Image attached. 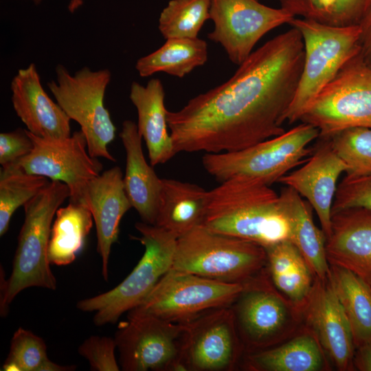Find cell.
I'll return each mask as SVG.
<instances>
[{"mask_svg": "<svg viewBox=\"0 0 371 371\" xmlns=\"http://www.w3.org/2000/svg\"><path fill=\"white\" fill-rule=\"evenodd\" d=\"M304 60L303 38L292 27L252 52L228 80L168 111L176 153L237 151L284 133Z\"/></svg>", "mask_w": 371, "mask_h": 371, "instance_id": "6da1fadb", "label": "cell"}, {"mask_svg": "<svg viewBox=\"0 0 371 371\" xmlns=\"http://www.w3.org/2000/svg\"><path fill=\"white\" fill-rule=\"evenodd\" d=\"M209 229L267 248L291 240V220L279 194L256 179L235 177L210 191L202 224Z\"/></svg>", "mask_w": 371, "mask_h": 371, "instance_id": "7a4b0ae2", "label": "cell"}, {"mask_svg": "<svg viewBox=\"0 0 371 371\" xmlns=\"http://www.w3.org/2000/svg\"><path fill=\"white\" fill-rule=\"evenodd\" d=\"M70 196L69 187L51 181L34 197L23 205L25 218L18 236V244L8 280L1 279L0 313H8L10 303L23 290L41 287L56 288L51 271L47 249L52 221L57 210Z\"/></svg>", "mask_w": 371, "mask_h": 371, "instance_id": "3957f363", "label": "cell"}, {"mask_svg": "<svg viewBox=\"0 0 371 371\" xmlns=\"http://www.w3.org/2000/svg\"><path fill=\"white\" fill-rule=\"evenodd\" d=\"M267 263L262 246L201 225L177 239L171 269L243 284L264 270Z\"/></svg>", "mask_w": 371, "mask_h": 371, "instance_id": "277c9868", "label": "cell"}, {"mask_svg": "<svg viewBox=\"0 0 371 371\" xmlns=\"http://www.w3.org/2000/svg\"><path fill=\"white\" fill-rule=\"evenodd\" d=\"M299 30L304 45V65L299 84L284 122L300 121L319 93L343 66L360 51L359 25L333 26L306 19L289 23Z\"/></svg>", "mask_w": 371, "mask_h": 371, "instance_id": "5b68a950", "label": "cell"}, {"mask_svg": "<svg viewBox=\"0 0 371 371\" xmlns=\"http://www.w3.org/2000/svg\"><path fill=\"white\" fill-rule=\"evenodd\" d=\"M319 136L316 127L302 122L280 135L240 150L205 153L202 164L220 183L244 177L271 186L306 161L311 150L308 145Z\"/></svg>", "mask_w": 371, "mask_h": 371, "instance_id": "8992f818", "label": "cell"}, {"mask_svg": "<svg viewBox=\"0 0 371 371\" xmlns=\"http://www.w3.org/2000/svg\"><path fill=\"white\" fill-rule=\"evenodd\" d=\"M135 227L141 235L137 239L145 249L136 267L113 289L77 303L80 311L95 313L93 322L98 326L117 322L123 313L141 304L172 267L177 237L144 222Z\"/></svg>", "mask_w": 371, "mask_h": 371, "instance_id": "52a82bcc", "label": "cell"}, {"mask_svg": "<svg viewBox=\"0 0 371 371\" xmlns=\"http://www.w3.org/2000/svg\"><path fill=\"white\" fill-rule=\"evenodd\" d=\"M56 78L47 87L56 102L71 120L76 121L85 136L89 155L115 161L108 150L116 128L104 104L111 79L108 69L96 71L83 67L71 74L62 64L55 68Z\"/></svg>", "mask_w": 371, "mask_h": 371, "instance_id": "ba28073f", "label": "cell"}, {"mask_svg": "<svg viewBox=\"0 0 371 371\" xmlns=\"http://www.w3.org/2000/svg\"><path fill=\"white\" fill-rule=\"evenodd\" d=\"M230 307L245 355L278 345L295 332L302 313L276 288L267 267L243 283Z\"/></svg>", "mask_w": 371, "mask_h": 371, "instance_id": "9c48e42d", "label": "cell"}, {"mask_svg": "<svg viewBox=\"0 0 371 371\" xmlns=\"http://www.w3.org/2000/svg\"><path fill=\"white\" fill-rule=\"evenodd\" d=\"M300 121L316 127L319 137L351 127L371 128V67L359 52L319 93Z\"/></svg>", "mask_w": 371, "mask_h": 371, "instance_id": "30bf717a", "label": "cell"}, {"mask_svg": "<svg viewBox=\"0 0 371 371\" xmlns=\"http://www.w3.org/2000/svg\"><path fill=\"white\" fill-rule=\"evenodd\" d=\"M243 289V283L223 282L170 269L128 315L187 323L207 311L230 306Z\"/></svg>", "mask_w": 371, "mask_h": 371, "instance_id": "8fae6325", "label": "cell"}, {"mask_svg": "<svg viewBox=\"0 0 371 371\" xmlns=\"http://www.w3.org/2000/svg\"><path fill=\"white\" fill-rule=\"evenodd\" d=\"M27 133L34 144L31 153L1 170L61 181L69 188V201L85 203L87 186L101 174L103 166L89 155L83 133L80 130L61 139L43 138Z\"/></svg>", "mask_w": 371, "mask_h": 371, "instance_id": "7c38bea8", "label": "cell"}, {"mask_svg": "<svg viewBox=\"0 0 371 371\" xmlns=\"http://www.w3.org/2000/svg\"><path fill=\"white\" fill-rule=\"evenodd\" d=\"M185 323L151 315H127L115 334L124 371H183Z\"/></svg>", "mask_w": 371, "mask_h": 371, "instance_id": "4fadbf2b", "label": "cell"}, {"mask_svg": "<svg viewBox=\"0 0 371 371\" xmlns=\"http://www.w3.org/2000/svg\"><path fill=\"white\" fill-rule=\"evenodd\" d=\"M186 324L183 371H232L245 351L230 306L207 311Z\"/></svg>", "mask_w": 371, "mask_h": 371, "instance_id": "5bb4252c", "label": "cell"}, {"mask_svg": "<svg viewBox=\"0 0 371 371\" xmlns=\"http://www.w3.org/2000/svg\"><path fill=\"white\" fill-rule=\"evenodd\" d=\"M210 15L214 28L208 38L220 43L238 65L267 33L295 18L282 8H271L258 0H211Z\"/></svg>", "mask_w": 371, "mask_h": 371, "instance_id": "9a60e30c", "label": "cell"}, {"mask_svg": "<svg viewBox=\"0 0 371 371\" xmlns=\"http://www.w3.org/2000/svg\"><path fill=\"white\" fill-rule=\"evenodd\" d=\"M321 142L302 166L280 179V183L295 190L311 205L326 238L331 232L332 207L340 175L347 166L337 155L328 138Z\"/></svg>", "mask_w": 371, "mask_h": 371, "instance_id": "2e32d148", "label": "cell"}, {"mask_svg": "<svg viewBox=\"0 0 371 371\" xmlns=\"http://www.w3.org/2000/svg\"><path fill=\"white\" fill-rule=\"evenodd\" d=\"M304 312L336 368L341 371L352 370L355 345L351 326L328 278L315 277Z\"/></svg>", "mask_w": 371, "mask_h": 371, "instance_id": "e0dca14e", "label": "cell"}, {"mask_svg": "<svg viewBox=\"0 0 371 371\" xmlns=\"http://www.w3.org/2000/svg\"><path fill=\"white\" fill-rule=\"evenodd\" d=\"M10 89L13 109L30 133L47 139L71 135V119L46 93L34 63L18 70Z\"/></svg>", "mask_w": 371, "mask_h": 371, "instance_id": "ac0fdd59", "label": "cell"}, {"mask_svg": "<svg viewBox=\"0 0 371 371\" xmlns=\"http://www.w3.org/2000/svg\"><path fill=\"white\" fill-rule=\"evenodd\" d=\"M121 168L114 166L91 179L85 191V201L95 222L97 251L102 259V274L108 280L111 247L118 239L122 216L132 207L126 195Z\"/></svg>", "mask_w": 371, "mask_h": 371, "instance_id": "d6986e66", "label": "cell"}, {"mask_svg": "<svg viewBox=\"0 0 371 371\" xmlns=\"http://www.w3.org/2000/svg\"><path fill=\"white\" fill-rule=\"evenodd\" d=\"M326 251L330 265L345 268L371 285V211L350 207L333 213Z\"/></svg>", "mask_w": 371, "mask_h": 371, "instance_id": "ffe728a7", "label": "cell"}, {"mask_svg": "<svg viewBox=\"0 0 371 371\" xmlns=\"http://www.w3.org/2000/svg\"><path fill=\"white\" fill-rule=\"evenodd\" d=\"M126 151L124 189L132 207L142 222L155 225L161 190V179L155 173L144 155L137 126L131 120L122 123L120 134Z\"/></svg>", "mask_w": 371, "mask_h": 371, "instance_id": "44dd1931", "label": "cell"}, {"mask_svg": "<svg viewBox=\"0 0 371 371\" xmlns=\"http://www.w3.org/2000/svg\"><path fill=\"white\" fill-rule=\"evenodd\" d=\"M129 98L137 111V129L146 142L150 165L165 164L176 152L168 132V110L161 80L153 78L146 86L133 82Z\"/></svg>", "mask_w": 371, "mask_h": 371, "instance_id": "7402d4cb", "label": "cell"}, {"mask_svg": "<svg viewBox=\"0 0 371 371\" xmlns=\"http://www.w3.org/2000/svg\"><path fill=\"white\" fill-rule=\"evenodd\" d=\"M210 191L188 182L161 179V190L155 225L177 238L203 224Z\"/></svg>", "mask_w": 371, "mask_h": 371, "instance_id": "603a6c76", "label": "cell"}, {"mask_svg": "<svg viewBox=\"0 0 371 371\" xmlns=\"http://www.w3.org/2000/svg\"><path fill=\"white\" fill-rule=\"evenodd\" d=\"M240 368L251 371H319L327 368V363L313 330H304L285 343L246 354Z\"/></svg>", "mask_w": 371, "mask_h": 371, "instance_id": "cb8c5ba5", "label": "cell"}, {"mask_svg": "<svg viewBox=\"0 0 371 371\" xmlns=\"http://www.w3.org/2000/svg\"><path fill=\"white\" fill-rule=\"evenodd\" d=\"M279 196L292 222L291 241L299 250L313 276L320 280L328 278L330 264L326 251V238L313 221V207L290 187L283 188Z\"/></svg>", "mask_w": 371, "mask_h": 371, "instance_id": "d4e9b609", "label": "cell"}, {"mask_svg": "<svg viewBox=\"0 0 371 371\" xmlns=\"http://www.w3.org/2000/svg\"><path fill=\"white\" fill-rule=\"evenodd\" d=\"M93 221L91 212L84 202L69 201L67 206L57 210L47 249L50 265L65 266L75 260L84 246Z\"/></svg>", "mask_w": 371, "mask_h": 371, "instance_id": "484cf974", "label": "cell"}, {"mask_svg": "<svg viewBox=\"0 0 371 371\" xmlns=\"http://www.w3.org/2000/svg\"><path fill=\"white\" fill-rule=\"evenodd\" d=\"M328 278L348 317L357 348L371 339V285L334 265H330Z\"/></svg>", "mask_w": 371, "mask_h": 371, "instance_id": "4316f807", "label": "cell"}, {"mask_svg": "<svg viewBox=\"0 0 371 371\" xmlns=\"http://www.w3.org/2000/svg\"><path fill=\"white\" fill-rule=\"evenodd\" d=\"M207 44L201 38H171L156 51L139 58L135 69L141 77L158 72L182 78L207 60Z\"/></svg>", "mask_w": 371, "mask_h": 371, "instance_id": "83f0119b", "label": "cell"}, {"mask_svg": "<svg viewBox=\"0 0 371 371\" xmlns=\"http://www.w3.org/2000/svg\"><path fill=\"white\" fill-rule=\"evenodd\" d=\"M75 366H60L49 360L44 340L19 327L11 339L3 371H71Z\"/></svg>", "mask_w": 371, "mask_h": 371, "instance_id": "f1b7e54d", "label": "cell"}, {"mask_svg": "<svg viewBox=\"0 0 371 371\" xmlns=\"http://www.w3.org/2000/svg\"><path fill=\"white\" fill-rule=\"evenodd\" d=\"M211 0H171L159 19L158 28L166 38H196L210 19Z\"/></svg>", "mask_w": 371, "mask_h": 371, "instance_id": "f546056e", "label": "cell"}, {"mask_svg": "<svg viewBox=\"0 0 371 371\" xmlns=\"http://www.w3.org/2000/svg\"><path fill=\"white\" fill-rule=\"evenodd\" d=\"M47 178L23 172H0V236L8 231L10 219L20 206L39 193L48 183Z\"/></svg>", "mask_w": 371, "mask_h": 371, "instance_id": "4dcf8cb0", "label": "cell"}, {"mask_svg": "<svg viewBox=\"0 0 371 371\" xmlns=\"http://www.w3.org/2000/svg\"><path fill=\"white\" fill-rule=\"evenodd\" d=\"M326 138L347 166L346 176L357 177L371 175V128H348Z\"/></svg>", "mask_w": 371, "mask_h": 371, "instance_id": "1f68e13d", "label": "cell"}, {"mask_svg": "<svg viewBox=\"0 0 371 371\" xmlns=\"http://www.w3.org/2000/svg\"><path fill=\"white\" fill-rule=\"evenodd\" d=\"M313 276L302 257L290 271L270 278L276 288L303 313L313 286Z\"/></svg>", "mask_w": 371, "mask_h": 371, "instance_id": "d6a6232c", "label": "cell"}, {"mask_svg": "<svg viewBox=\"0 0 371 371\" xmlns=\"http://www.w3.org/2000/svg\"><path fill=\"white\" fill-rule=\"evenodd\" d=\"M350 207H363L371 211V175L345 176L338 184L332 214Z\"/></svg>", "mask_w": 371, "mask_h": 371, "instance_id": "836d02e7", "label": "cell"}, {"mask_svg": "<svg viewBox=\"0 0 371 371\" xmlns=\"http://www.w3.org/2000/svg\"><path fill=\"white\" fill-rule=\"evenodd\" d=\"M115 339L92 335L78 348V353L87 359L91 370L119 371L120 368L115 355Z\"/></svg>", "mask_w": 371, "mask_h": 371, "instance_id": "e575fe53", "label": "cell"}, {"mask_svg": "<svg viewBox=\"0 0 371 371\" xmlns=\"http://www.w3.org/2000/svg\"><path fill=\"white\" fill-rule=\"evenodd\" d=\"M34 144L27 129L0 134V164L5 168L31 153Z\"/></svg>", "mask_w": 371, "mask_h": 371, "instance_id": "d590c367", "label": "cell"}, {"mask_svg": "<svg viewBox=\"0 0 371 371\" xmlns=\"http://www.w3.org/2000/svg\"><path fill=\"white\" fill-rule=\"evenodd\" d=\"M371 8V0H337L335 25H359Z\"/></svg>", "mask_w": 371, "mask_h": 371, "instance_id": "8d00e7d4", "label": "cell"}, {"mask_svg": "<svg viewBox=\"0 0 371 371\" xmlns=\"http://www.w3.org/2000/svg\"><path fill=\"white\" fill-rule=\"evenodd\" d=\"M280 8L294 16L319 22L322 0H279Z\"/></svg>", "mask_w": 371, "mask_h": 371, "instance_id": "74e56055", "label": "cell"}, {"mask_svg": "<svg viewBox=\"0 0 371 371\" xmlns=\"http://www.w3.org/2000/svg\"><path fill=\"white\" fill-rule=\"evenodd\" d=\"M359 55L363 61L371 67V8L359 23Z\"/></svg>", "mask_w": 371, "mask_h": 371, "instance_id": "f35d334b", "label": "cell"}, {"mask_svg": "<svg viewBox=\"0 0 371 371\" xmlns=\"http://www.w3.org/2000/svg\"><path fill=\"white\" fill-rule=\"evenodd\" d=\"M354 355V367L360 371H371V339L357 348Z\"/></svg>", "mask_w": 371, "mask_h": 371, "instance_id": "ab89813d", "label": "cell"}, {"mask_svg": "<svg viewBox=\"0 0 371 371\" xmlns=\"http://www.w3.org/2000/svg\"><path fill=\"white\" fill-rule=\"evenodd\" d=\"M27 1H31L33 2L35 5L40 4L43 0H27Z\"/></svg>", "mask_w": 371, "mask_h": 371, "instance_id": "60d3db41", "label": "cell"}]
</instances>
